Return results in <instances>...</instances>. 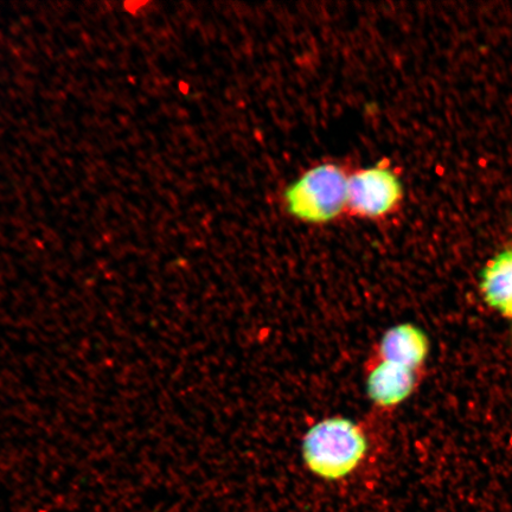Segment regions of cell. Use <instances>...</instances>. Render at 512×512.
<instances>
[{
	"mask_svg": "<svg viewBox=\"0 0 512 512\" xmlns=\"http://www.w3.org/2000/svg\"><path fill=\"white\" fill-rule=\"evenodd\" d=\"M302 458L312 475L328 482L348 478L366 459L369 441L358 422L332 415L312 425L302 440Z\"/></svg>",
	"mask_w": 512,
	"mask_h": 512,
	"instance_id": "obj_1",
	"label": "cell"
},
{
	"mask_svg": "<svg viewBox=\"0 0 512 512\" xmlns=\"http://www.w3.org/2000/svg\"><path fill=\"white\" fill-rule=\"evenodd\" d=\"M349 174L342 165L326 163L307 170L284 192L285 208L296 219L324 224L347 213Z\"/></svg>",
	"mask_w": 512,
	"mask_h": 512,
	"instance_id": "obj_2",
	"label": "cell"
},
{
	"mask_svg": "<svg viewBox=\"0 0 512 512\" xmlns=\"http://www.w3.org/2000/svg\"><path fill=\"white\" fill-rule=\"evenodd\" d=\"M401 179L389 166L376 165L349 174L347 214L360 219H383L399 209Z\"/></svg>",
	"mask_w": 512,
	"mask_h": 512,
	"instance_id": "obj_3",
	"label": "cell"
},
{
	"mask_svg": "<svg viewBox=\"0 0 512 512\" xmlns=\"http://www.w3.org/2000/svg\"><path fill=\"white\" fill-rule=\"evenodd\" d=\"M416 384L418 371L377 358L366 376V393L376 407L393 409L414 393Z\"/></svg>",
	"mask_w": 512,
	"mask_h": 512,
	"instance_id": "obj_4",
	"label": "cell"
},
{
	"mask_svg": "<svg viewBox=\"0 0 512 512\" xmlns=\"http://www.w3.org/2000/svg\"><path fill=\"white\" fill-rule=\"evenodd\" d=\"M430 354V339L426 332L412 323L392 326L382 335L379 343L380 360L401 364L419 371Z\"/></svg>",
	"mask_w": 512,
	"mask_h": 512,
	"instance_id": "obj_5",
	"label": "cell"
},
{
	"mask_svg": "<svg viewBox=\"0 0 512 512\" xmlns=\"http://www.w3.org/2000/svg\"><path fill=\"white\" fill-rule=\"evenodd\" d=\"M480 290L486 304L512 319V248L499 253L486 265Z\"/></svg>",
	"mask_w": 512,
	"mask_h": 512,
	"instance_id": "obj_6",
	"label": "cell"
}]
</instances>
